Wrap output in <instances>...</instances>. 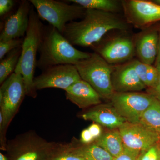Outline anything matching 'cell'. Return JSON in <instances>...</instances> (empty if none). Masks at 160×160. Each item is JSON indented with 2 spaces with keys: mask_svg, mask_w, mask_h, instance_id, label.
<instances>
[{
  "mask_svg": "<svg viewBox=\"0 0 160 160\" xmlns=\"http://www.w3.org/2000/svg\"><path fill=\"white\" fill-rule=\"evenodd\" d=\"M159 34L150 27L135 35L136 56L142 62L152 65L158 52Z\"/></svg>",
  "mask_w": 160,
  "mask_h": 160,
  "instance_id": "15",
  "label": "cell"
},
{
  "mask_svg": "<svg viewBox=\"0 0 160 160\" xmlns=\"http://www.w3.org/2000/svg\"><path fill=\"white\" fill-rule=\"evenodd\" d=\"M155 130H156V131H157L158 132V133H159L160 135V129H157Z\"/></svg>",
  "mask_w": 160,
  "mask_h": 160,
  "instance_id": "35",
  "label": "cell"
},
{
  "mask_svg": "<svg viewBox=\"0 0 160 160\" xmlns=\"http://www.w3.org/2000/svg\"><path fill=\"white\" fill-rule=\"evenodd\" d=\"M69 145L72 151L85 160H114L109 152L94 142L78 145L73 141Z\"/></svg>",
  "mask_w": 160,
  "mask_h": 160,
  "instance_id": "19",
  "label": "cell"
},
{
  "mask_svg": "<svg viewBox=\"0 0 160 160\" xmlns=\"http://www.w3.org/2000/svg\"><path fill=\"white\" fill-rule=\"evenodd\" d=\"M22 47L10 52L0 63V84H2L14 72L19 60Z\"/></svg>",
  "mask_w": 160,
  "mask_h": 160,
  "instance_id": "22",
  "label": "cell"
},
{
  "mask_svg": "<svg viewBox=\"0 0 160 160\" xmlns=\"http://www.w3.org/2000/svg\"><path fill=\"white\" fill-rule=\"evenodd\" d=\"M155 66L157 68L158 72V79L157 86L154 89L155 93L156 95L157 98L160 101V62L155 64Z\"/></svg>",
  "mask_w": 160,
  "mask_h": 160,
  "instance_id": "31",
  "label": "cell"
},
{
  "mask_svg": "<svg viewBox=\"0 0 160 160\" xmlns=\"http://www.w3.org/2000/svg\"><path fill=\"white\" fill-rule=\"evenodd\" d=\"M130 26L119 14L86 9L84 18L68 23L62 34L73 46L90 47L108 32L129 30Z\"/></svg>",
  "mask_w": 160,
  "mask_h": 160,
  "instance_id": "1",
  "label": "cell"
},
{
  "mask_svg": "<svg viewBox=\"0 0 160 160\" xmlns=\"http://www.w3.org/2000/svg\"><path fill=\"white\" fill-rule=\"evenodd\" d=\"M131 62L143 84L146 87L154 89L158 79V72L157 67L142 62L137 59L131 60Z\"/></svg>",
  "mask_w": 160,
  "mask_h": 160,
  "instance_id": "21",
  "label": "cell"
},
{
  "mask_svg": "<svg viewBox=\"0 0 160 160\" xmlns=\"http://www.w3.org/2000/svg\"><path fill=\"white\" fill-rule=\"evenodd\" d=\"M129 30H117L112 34L110 32L90 47L110 65L130 62L136 56L135 35H132Z\"/></svg>",
  "mask_w": 160,
  "mask_h": 160,
  "instance_id": "5",
  "label": "cell"
},
{
  "mask_svg": "<svg viewBox=\"0 0 160 160\" xmlns=\"http://www.w3.org/2000/svg\"><path fill=\"white\" fill-rule=\"evenodd\" d=\"M26 95L22 75L13 72L0 87V146L6 150L7 129L17 113Z\"/></svg>",
  "mask_w": 160,
  "mask_h": 160,
  "instance_id": "4",
  "label": "cell"
},
{
  "mask_svg": "<svg viewBox=\"0 0 160 160\" xmlns=\"http://www.w3.org/2000/svg\"><path fill=\"white\" fill-rule=\"evenodd\" d=\"M14 1L12 0L0 1V15L2 16L10 11L14 6Z\"/></svg>",
  "mask_w": 160,
  "mask_h": 160,
  "instance_id": "28",
  "label": "cell"
},
{
  "mask_svg": "<svg viewBox=\"0 0 160 160\" xmlns=\"http://www.w3.org/2000/svg\"><path fill=\"white\" fill-rule=\"evenodd\" d=\"M81 117L84 120L112 129H118L126 122L111 104H100L93 106L83 112Z\"/></svg>",
  "mask_w": 160,
  "mask_h": 160,
  "instance_id": "16",
  "label": "cell"
},
{
  "mask_svg": "<svg viewBox=\"0 0 160 160\" xmlns=\"http://www.w3.org/2000/svg\"><path fill=\"white\" fill-rule=\"evenodd\" d=\"M88 129L91 132L95 140L100 137L102 134V128L101 125L97 123H93L88 127Z\"/></svg>",
  "mask_w": 160,
  "mask_h": 160,
  "instance_id": "30",
  "label": "cell"
},
{
  "mask_svg": "<svg viewBox=\"0 0 160 160\" xmlns=\"http://www.w3.org/2000/svg\"><path fill=\"white\" fill-rule=\"evenodd\" d=\"M111 82L114 92H141L147 88L140 80L131 61L113 66Z\"/></svg>",
  "mask_w": 160,
  "mask_h": 160,
  "instance_id": "13",
  "label": "cell"
},
{
  "mask_svg": "<svg viewBox=\"0 0 160 160\" xmlns=\"http://www.w3.org/2000/svg\"><path fill=\"white\" fill-rule=\"evenodd\" d=\"M153 95L141 92H114L111 105L126 122L139 123L144 112L154 102Z\"/></svg>",
  "mask_w": 160,
  "mask_h": 160,
  "instance_id": "9",
  "label": "cell"
},
{
  "mask_svg": "<svg viewBox=\"0 0 160 160\" xmlns=\"http://www.w3.org/2000/svg\"><path fill=\"white\" fill-rule=\"evenodd\" d=\"M82 79L86 81L102 99H110L114 93L111 82L113 65L96 52L75 65Z\"/></svg>",
  "mask_w": 160,
  "mask_h": 160,
  "instance_id": "6",
  "label": "cell"
},
{
  "mask_svg": "<svg viewBox=\"0 0 160 160\" xmlns=\"http://www.w3.org/2000/svg\"><path fill=\"white\" fill-rule=\"evenodd\" d=\"M50 160H85L75 154L70 149L69 144H59Z\"/></svg>",
  "mask_w": 160,
  "mask_h": 160,
  "instance_id": "24",
  "label": "cell"
},
{
  "mask_svg": "<svg viewBox=\"0 0 160 160\" xmlns=\"http://www.w3.org/2000/svg\"><path fill=\"white\" fill-rule=\"evenodd\" d=\"M0 160H9V159L6 155L1 152L0 153Z\"/></svg>",
  "mask_w": 160,
  "mask_h": 160,
  "instance_id": "33",
  "label": "cell"
},
{
  "mask_svg": "<svg viewBox=\"0 0 160 160\" xmlns=\"http://www.w3.org/2000/svg\"><path fill=\"white\" fill-rule=\"evenodd\" d=\"M138 160H160L159 147L155 145L141 152Z\"/></svg>",
  "mask_w": 160,
  "mask_h": 160,
  "instance_id": "26",
  "label": "cell"
},
{
  "mask_svg": "<svg viewBox=\"0 0 160 160\" xmlns=\"http://www.w3.org/2000/svg\"><path fill=\"white\" fill-rule=\"evenodd\" d=\"M67 100L82 109L99 105L101 98L90 85L82 79L76 82L65 90Z\"/></svg>",
  "mask_w": 160,
  "mask_h": 160,
  "instance_id": "17",
  "label": "cell"
},
{
  "mask_svg": "<svg viewBox=\"0 0 160 160\" xmlns=\"http://www.w3.org/2000/svg\"><path fill=\"white\" fill-rule=\"evenodd\" d=\"M38 52L37 67L42 71L58 65H75L89 58L91 54L76 49L62 33L51 25L45 26Z\"/></svg>",
  "mask_w": 160,
  "mask_h": 160,
  "instance_id": "2",
  "label": "cell"
},
{
  "mask_svg": "<svg viewBox=\"0 0 160 160\" xmlns=\"http://www.w3.org/2000/svg\"><path fill=\"white\" fill-rule=\"evenodd\" d=\"M159 152L160 160V145L159 147Z\"/></svg>",
  "mask_w": 160,
  "mask_h": 160,
  "instance_id": "36",
  "label": "cell"
},
{
  "mask_svg": "<svg viewBox=\"0 0 160 160\" xmlns=\"http://www.w3.org/2000/svg\"><path fill=\"white\" fill-rule=\"evenodd\" d=\"M81 79L75 65H58L42 71L41 74L34 78V85L37 90L53 88L65 91Z\"/></svg>",
  "mask_w": 160,
  "mask_h": 160,
  "instance_id": "12",
  "label": "cell"
},
{
  "mask_svg": "<svg viewBox=\"0 0 160 160\" xmlns=\"http://www.w3.org/2000/svg\"><path fill=\"white\" fill-rule=\"evenodd\" d=\"M160 62V32L159 35V44H158V52L156 61L155 64Z\"/></svg>",
  "mask_w": 160,
  "mask_h": 160,
  "instance_id": "32",
  "label": "cell"
},
{
  "mask_svg": "<svg viewBox=\"0 0 160 160\" xmlns=\"http://www.w3.org/2000/svg\"><path fill=\"white\" fill-rule=\"evenodd\" d=\"M93 142L106 150L114 158L122 154L125 149L118 129L102 133Z\"/></svg>",
  "mask_w": 160,
  "mask_h": 160,
  "instance_id": "18",
  "label": "cell"
},
{
  "mask_svg": "<svg viewBox=\"0 0 160 160\" xmlns=\"http://www.w3.org/2000/svg\"><path fill=\"white\" fill-rule=\"evenodd\" d=\"M40 19L63 34L68 23L84 18L86 9L77 4L69 5L55 0H29Z\"/></svg>",
  "mask_w": 160,
  "mask_h": 160,
  "instance_id": "8",
  "label": "cell"
},
{
  "mask_svg": "<svg viewBox=\"0 0 160 160\" xmlns=\"http://www.w3.org/2000/svg\"><path fill=\"white\" fill-rule=\"evenodd\" d=\"M140 154L138 152L131 151L125 148L122 153L117 158H115L114 160H138Z\"/></svg>",
  "mask_w": 160,
  "mask_h": 160,
  "instance_id": "27",
  "label": "cell"
},
{
  "mask_svg": "<svg viewBox=\"0 0 160 160\" xmlns=\"http://www.w3.org/2000/svg\"><path fill=\"white\" fill-rule=\"evenodd\" d=\"M139 123L155 130L160 129V101L157 98L144 112Z\"/></svg>",
  "mask_w": 160,
  "mask_h": 160,
  "instance_id": "23",
  "label": "cell"
},
{
  "mask_svg": "<svg viewBox=\"0 0 160 160\" xmlns=\"http://www.w3.org/2000/svg\"><path fill=\"white\" fill-rule=\"evenodd\" d=\"M125 149L141 153L159 141L156 130L140 123L125 122L118 128Z\"/></svg>",
  "mask_w": 160,
  "mask_h": 160,
  "instance_id": "10",
  "label": "cell"
},
{
  "mask_svg": "<svg viewBox=\"0 0 160 160\" xmlns=\"http://www.w3.org/2000/svg\"><path fill=\"white\" fill-rule=\"evenodd\" d=\"M45 26L32 6L29 13V25L22 46L18 62L14 72L22 76L26 95L33 98L38 95L34 85V73L37 67V55L42 42Z\"/></svg>",
  "mask_w": 160,
  "mask_h": 160,
  "instance_id": "3",
  "label": "cell"
},
{
  "mask_svg": "<svg viewBox=\"0 0 160 160\" xmlns=\"http://www.w3.org/2000/svg\"><path fill=\"white\" fill-rule=\"evenodd\" d=\"M59 144L29 130L7 141L6 150L13 157V160H46L52 158Z\"/></svg>",
  "mask_w": 160,
  "mask_h": 160,
  "instance_id": "7",
  "label": "cell"
},
{
  "mask_svg": "<svg viewBox=\"0 0 160 160\" xmlns=\"http://www.w3.org/2000/svg\"><path fill=\"white\" fill-rule=\"evenodd\" d=\"M24 39L16 38L0 41V60H2L4 57L12 51L17 48L22 47Z\"/></svg>",
  "mask_w": 160,
  "mask_h": 160,
  "instance_id": "25",
  "label": "cell"
},
{
  "mask_svg": "<svg viewBox=\"0 0 160 160\" xmlns=\"http://www.w3.org/2000/svg\"><path fill=\"white\" fill-rule=\"evenodd\" d=\"M32 6L29 1L24 0L21 2L17 11L5 22L0 34V41L21 38L26 35Z\"/></svg>",
  "mask_w": 160,
  "mask_h": 160,
  "instance_id": "14",
  "label": "cell"
},
{
  "mask_svg": "<svg viewBox=\"0 0 160 160\" xmlns=\"http://www.w3.org/2000/svg\"><path fill=\"white\" fill-rule=\"evenodd\" d=\"M152 2L160 6V0H153V1H152Z\"/></svg>",
  "mask_w": 160,
  "mask_h": 160,
  "instance_id": "34",
  "label": "cell"
},
{
  "mask_svg": "<svg viewBox=\"0 0 160 160\" xmlns=\"http://www.w3.org/2000/svg\"><path fill=\"white\" fill-rule=\"evenodd\" d=\"M95 141V139L88 128L84 129L81 132L80 142L84 145L91 144Z\"/></svg>",
  "mask_w": 160,
  "mask_h": 160,
  "instance_id": "29",
  "label": "cell"
},
{
  "mask_svg": "<svg viewBox=\"0 0 160 160\" xmlns=\"http://www.w3.org/2000/svg\"><path fill=\"white\" fill-rule=\"evenodd\" d=\"M86 9H92L119 14L123 11L122 1L118 0H68Z\"/></svg>",
  "mask_w": 160,
  "mask_h": 160,
  "instance_id": "20",
  "label": "cell"
},
{
  "mask_svg": "<svg viewBox=\"0 0 160 160\" xmlns=\"http://www.w3.org/2000/svg\"><path fill=\"white\" fill-rule=\"evenodd\" d=\"M124 17L127 22L143 30L160 21V6L152 1H122Z\"/></svg>",
  "mask_w": 160,
  "mask_h": 160,
  "instance_id": "11",
  "label": "cell"
}]
</instances>
